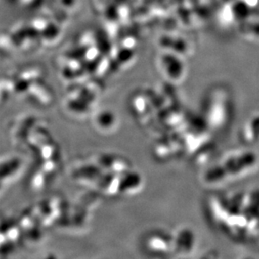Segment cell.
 Wrapping results in <instances>:
<instances>
[{
    "instance_id": "obj_1",
    "label": "cell",
    "mask_w": 259,
    "mask_h": 259,
    "mask_svg": "<svg viewBox=\"0 0 259 259\" xmlns=\"http://www.w3.org/2000/svg\"><path fill=\"white\" fill-rule=\"evenodd\" d=\"M258 163V156L252 150H232L204 170L201 182L213 187L239 181L254 171Z\"/></svg>"
},
{
    "instance_id": "obj_2",
    "label": "cell",
    "mask_w": 259,
    "mask_h": 259,
    "mask_svg": "<svg viewBox=\"0 0 259 259\" xmlns=\"http://www.w3.org/2000/svg\"><path fill=\"white\" fill-rule=\"evenodd\" d=\"M232 109V101L228 93L210 91L203 103L201 119L208 130L223 131L230 122Z\"/></svg>"
},
{
    "instance_id": "obj_3",
    "label": "cell",
    "mask_w": 259,
    "mask_h": 259,
    "mask_svg": "<svg viewBox=\"0 0 259 259\" xmlns=\"http://www.w3.org/2000/svg\"><path fill=\"white\" fill-rule=\"evenodd\" d=\"M142 247L145 253L153 257H170L176 253L175 237L168 231L154 230L147 233L143 238Z\"/></svg>"
},
{
    "instance_id": "obj_4",
    "label": "cell",
    "mask_w": 259,
    "mask_h": 259,
    "mask_svg": "<svg viewBox=\"0 0 259 259\" xmlns=\"http://www.w3.org/2000/svg\"><path fill=\"white\" fill-rule=\"evenodd\" d=\"M93 164L104 171L122 174L134 169L132 164L125 157L110 153H98L92 156Z\"/></svg>"
},
{
    "instance_id": "obj_5",
    "label": "cell",
    "mask_w": 259,
    "mask_h": 259,
    "mask_svg": "<svg viewBox=\"0 0 259 259\" xmlns=\"http://www.w3.org/2000/svg\"><path fill=\"white\" fill-rule=\"evenodd\" d=\"M176 253L187 255L193 252L196 247V235L188 228H181L174 234Z\"/></svg>"
},
{
    "instance_id": "obj_6",
    "label": "cell",
    "mask_w": 259,
    "mask_h": 259,
    "mask_svg": "<svg viewBox=\"0 0 259 259\" xmlns=\"http://www.w3.org/2000/svg\"><path fill=\"white\" fill-rule=\"evenodd\" d=\"M93 124L98 132L103 134L113 133L118 126V118L113 111L102 109L93 118Z\"/></svg>"
},
{
    "instance_id": "obj_7",
    "label": "cell",
    "mask_w": 259,
    "mask_h": 259,
    "mask_svg": "<svg viewBox=\"0 0 259 259\" xmlns=\"http://www.w3.org/2000/svg\"><path fill=\"white\" fill-rule=\"evenodd\" d=\"M161 69L164 76L173 81H181L186 73L185 66L180 59L166 55L162 57Z\"/></svg>"
}]
</instances>
